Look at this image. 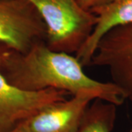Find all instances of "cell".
Wrapping results in <instances>:
<instances>
[{
    "label": "cell",
    "mask_w": 132,
    "mask_h": 132,
    "mask_svg": "<svg viewBox=\"0 0 132 132\" xmlns=\"http://www.w3.org/2000/svg\"><path fill=\"white\" fill-rule=\"evenodd\" d=\"M10 132H31V131L29 130V128L27 127V126L25 125V123L23 122V123H20L17 127H15L13 130H12L11 131H10Z\"/></svg>",
    "instance_id": "30bf717a"
},
{
    "label": "cell",
    "mask_w": 132,
    "mask_h": 132,
    "mask_svg": "<svg viewBox=\"0 0 132 132\" xmlns=\"http://www.w3.org/2000/svg\"><path fill=\"white\" fill-rule=\"evenodd\" d=\"M116 118V105L95 99L87 109L77 132H112Z\"/></svg>",
    "instance_id": "ba28073f"
},
{
    "label": "cell",
    "mask_w": 132,
    "mask_h": 132,
    "mask_svg": "<svg viewBox=\"0 0 132 132\" xmlns=\"http://www.w3.org/2000/svg\"><path fill=\"white\" fill-rule=\"evenodd\" d=\"M83 68L76 56L54 52L46 43L24 54L10 51L0 61V73L19 89H54L73 95H89L117 106L124 103L126 99L116 85L92 79Z\"/></svg>",
    "instance_id": "6da1fadb"
},
{
    "label": "cell",
    "mask_w": 132,
    "mask_h": 132,
    "mask_svg": "<svg viewBox=\"0 0 132 132\" xmlns=\"http://www.w3.org/2000/svg\"><path fill=\"white\" fill-rule=\"evenodd\" d=\"M28 1L41 16L46 28V44L54 52L76 55L97 23V15L78 0Z\"/></svg>",
    "instance_id": "7a4b0ae2"
},
{
    "label": "cell",
    "mask_w": 132,
    "mask_h": 132,
    "mask_svg": "<svg viewBox=\"0 0 132 132\" xmlns=\"http://www.w3.org/2000/svg\"><path fill=\"white\" fill-rule=\"evenodd\" d=\"M93 100L89 95H75L42 109L24 123L31 132H77Z\"/></svg>",
    "instance_id": "8992f818"
},
{
    "label": "cell",
    "mask_w": 132,
    "mask_h": 132,
    "mask_svg": "<svg viewBox=\"0 0 132 132\" xmlns=\"http://www.w3.org/2000/svg\"><path fill=\"white\" fill-rule=\"evenodd\" d=\"M11 50L9 49L8 48H7L5 46L2 45L0 43V61L2 60V59L3 57H5V55L8 53L9 52H10Z\"/></svg>",
    "instance_id": "8fae6325"
},
{
    "label": "cell",
    "mask_w": 132,
    "mask_h": 132,
    "mask_svg": "<svg viewBox=\"0 0 132 132\" xmlns=\"http://www.w3.org/2000/svg\"><path fill=\"white\" fill-rule=\"evenodd\" d=\"M90 66L107 68L112 82L132 104V24L106 33L97 44Z\"/></svg>",
    "instance_id": "277c9868"
},
{
    "label": "cell",
    "mask_w": 132,
    "mask_h": 132,
    "mask_svg": "<svg viewBox=\"0 0 132 132\" xmlns=\"http://www.w3.org/2000/svg\"><path fill=\"white\" fill-rule=\"evenodd\" d=\"M46 28L41 16L28 0H0V43L24 54L46 43Z\"/></svg>",
    "instance_id": "3957f363"
},
{
    "label": "cell",
    "mask_w": 132,
    "mask_h": 132,
    "mask_svg": "<svg viewBox=\"0 0 132 132\" xmlns=\"http://www.w3.org/2000/svg\"><path fill=\"white\" fill-rule=\"evenodd\" d=\"M84 8L88 10H93L99 7L110 4L114 0H78Z\"/></svg>",
    "instance_id": "9c48e42d"
},
{
    "label": "cell",
    "mask_w": 132,
    "mask_h": 132,
    "mask_svg": "<svg viewBox=\"0 0 132 132\" xmlns=\"http://www.w3.org/2000/svg\"><path fill=\"white\" fill-rule=\"evenodd\" d=\"M91 12L97 15V23L87 41L75 55L83 67L90 66L97 44L106 33L117 27L132 24V0H114Z\"/></svg>",
    "instance_id": "52a82bcc"
},
{
    "label": "cell",
    "mask_w": 132,
    "mask_h": 132,
    "mask_svg": "<svg viewBox=\"0 0 132 132\" xmlns=\"http://www.w3.org/2000/svg\"><path fill=\"white\" fill-rule=\"evenodd\" d=\"M64 90L27 91L11 85L0 73V132H10L42 109L67 99Z\"/></svg>",
    "instance_id": "5b68a950"
}]
</instances>
